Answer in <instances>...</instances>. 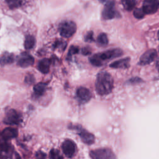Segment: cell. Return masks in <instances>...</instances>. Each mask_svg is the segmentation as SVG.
Here are the masks:
<instances>
[{"label":"cell","mask_w":159,"mask_h":159,"mask_svg":"<svg viewBox=\"0 0 159 159\" xmlns=\"http://www.w3.org/2000/svg\"><path fill=\"white\" fill-rule=\"evenodd\" d=\"M158 38H159V31H158Z\"/></svg>","instance_id":"4dcf8cb0"},{"label":"cell","mask_w":159,"mask_h":159,"mask_svg":"<svg viewBox=\"0 0 159 159\" xmlns=\"http://www.w3.org/2000/svg\"><path fill=\"white\" fill-rule=\"evenodd\" d=\"M97 42L99 45H106L108 43V39L106 34L104 33L100 34L97 38Z\"/></svg>","instance_id":"ffe728a7"},{"label":"cell","mask_w":159,"mask_h":159,"mask_svg":"<svg viewBox=\"0 0 159 159\" xmlns=\"http://www.w3.org/2000/svg\"><path fill=\"white\" fill-rule=\"evenodd\" d=\"M130 81L131 82V83H139V82H141L142 81V80H141V79H140V78H132V79H130Z\"/></svg>","instance_id":"f1b7e54d"},{"label":"cell","mask_w":159,"mask_h":159,"mask_svg":"<svg viewBox=\"0 0 159 159\" xmlns=\"http://www.w3.org/2000/svg\"><path fill=\"white\" fill-rule=\"evenodd\" d=\"M93 32H89L85 36V41L86 42H91L93 40Z\"/></svg>","instance_id":"4316f807"},{"label":"cell","mask_w":159,"mask_h":159,"mask_svg":"<svg viewBox=\"0 0 159 159\" xmlns=\"http://www.w3.org/2000/svg\"><path fill=\"white\" fill-rule=\"evenodd\" d=\"M122 53V51L119 48L111 49L104 52L95 54L89 58V61L93 65L99 66L102 65L104 61L119 57L121 56Z\"/></svg>","instance_id":"7a4b0ae2"},{"label":"cell","mask_w":159,"mask_h":159,"mask_svg":"<svg viewBox=\"0 0 159 159\" xmlns=\"http://www.w3.org/2000/svg\"><path fill=\"white\" fill-rule=\"evenodd\" d=\"M129 58H125L119 60L113 61L109 65V66L113 68H128L129 66Z\"/></svg>","instance_id":"5bb4252c"},{"label":"cell","mask_w":159,"mask_h":159,"mask_svg":"<svg viewBox=\"0 0 159 159\" xmlns=\"http://www.w3.org/2000/svg\"><path fill=\"white\" fill-rule=\"evenodd\" d=\"M76 25L75 22L69 20L62 22L59 25V32L65 38L71 37L76 32Z\"/></svg>","instance_id":"3957f363"},{"label":"cell","mask_w":159,"mask_h":159,"mask_svg":"<svg viewBox=\"0 0 159 159\" xmlns=\"http://www.w3.org/2000/svg\"><path fill=\"white\" fill-rule=\"evenodd\" d=\"M79 51V48L77 47H75V46H71L69 50V52H68V57H71L74 54H76Z\"/></svg>","instance_id":"cb8c5ba5"},{"label":"cell","mask_w":159,"mask_h":159,"mask_svg":"<svg viewBox=\"0 0 159 159\" xmlns=\"http://www.w3.org/2000/svg\"><path fill=\"white\" fill-rule=\"evenodd\" d=\"M156 66H157V68H158V70H159V58H158V59L157 60V63H156Z\"/></svg>","instance_id":"f546056e"},{"label":"cell","mask_w":159,"mask_h":159,"mask_svg":"<svg viewBox=\"0 0 159 159\" xmlns=\"http://www.w3.org/2000/svg\"><path fill=\"white\" fill-rule=\"evenodd\" d=\"M50 61L47 58H43L39 61L38 63V69L42 73H47L50 70Z\"/></svg>","instance_id":"9a60e30c"},{"label":"cell","mask_w":159,"mask_h":159,"mask_svg":"<svg viewBox=\"0 0 159 159\" xmlns=\"http://www.w3.org/2000/svg\"><path fill=\"white\" fill-rule=\"evenodd\" d=\"M35 44V38L30 35H28L25 37L24 41V47L27 50L32 48Z\"/></svg>","instance_id":"ac0fdd59"},{"label":"cell","mask_w":159,"mask_h":159,"mask_svg":"<svg viewBox=\"0 0 159 159\" xmlns=\"http://www.w3.org/2000/svg\"><path fill=\"white\" fill-rule=\"evenodd\" d=\"M142 8L145 14H153L159 8V0H144Z\"/></svg>","instance_id":"52a82bcc"},{"label":"cell","mask_w":159,"mask_h":159,"mask_svg":"<svg viewBox=\"0 0 159 159\" xmlns=\"http://www.w3.org/2000/svg\"><path fill=\"white\" fill-rule=\"evenodd\" d=\"M6 1L11 8L18 7L20 3V0H6Z\"/></svg>","instance_id":"7402d4cb"},{"label":"cell","mask_w":159,"mask_h":159,"mask_svg":"<svg viewBox=\"0 0 159 159\" xmlns=\"http://www.w3.org/2000/svg\"><path fill=\"white\" fill-rule=\"evenodd\" d=\"M61 148L65 156L71 158L74 155L76 151L75 143L71 140H65L62 143Z\"/></svg>","instance_id":"ba28073f"},{"label":"cell","mask_w":159,"mask_h":159,"mask_svg":"<svg viewBox=\"0 0 159 159\" xmlns=\"http://www.w3.org/2000/svg\"><path fill=\"white\" fill-rule=\"evenodd\" d=\"M75 128L79 130V133H78L79 135L84 143L88 144V145H91L93 143H94L95 138H94V136L92 134L88 132V131H86L85 130H83V129H80V128L79 129H77L76 127H75Z\"/></svg>","instance_id":"8fae6325"},{"label":"cell","mask_w":159,"mask_h":159,"mask_svg":"<svg viewBox=\"0 0 159 159\" xmlns=\"http://www.w3.org/2000/svg\"><path fill=\"white\" fill-rule=\"evenodd\" d=\"M90 156L93 158H114V154L108 148H100L90 152Z\"/></svg>","instance_id":"5b68a950"},{"label":"cell","mask_w":159,"mask_h":159,"mask_svg":"<svg viewBox=\"0 0 159 159\" xmlns=\"http://www.w3.org/2000/svg\"><path fill=\"white\" fill-rule=\"evenodd\" d=\"M14 55L11 53L6 52L4 53L1 57V65H4L6 64H9L11 63L14 61Z\"/></svg>","instance_id":"2e32d148"},{"label":"cell","mask_w":159,"mask_h":159,"mask_svg":"<svg viewBox=\"0 0 159 159\" xmlns=\"http://www.w3.org/2000/svg\"><path fill=\"white\" fill-rule=\"evenodd\" d=\"M17 130L12 127L5 128L1 132V138L4 141L15 138L17 135Z\"/></svg>","instance_id":"7c38bea8"},{"label":"cell","mask_w":159,"mask_h":159,"mask_svg":"<svg viewBox=\"0 0 159 159\" xmlns=\"http://www.w3.org/2000/svg\"><path fill=\"white\" fill-rule=\"evenodd\" d=\"M145 12L143 10V8H137L135 9L134 11V16L137 19H142L145 15Z\"/></svg>","instance_id":"44dd1931"},{"label":"cell","mask_w":159,"mask_h":159,"mask_svg":"<svg viewBox=\"0 0 159 159\" xmlns=\"http://www.w3.org/2000/svg\"><path fill=\"white\" fill-rule=\"evenodd\" d=\"M50 157L52 158H62L59 154V152L57 150L53 149L50 152Z\"/></svg>","instance_id":"603a6c76"},{"label":"cell","mask_w":159,"mask_h":159,"mask_svg":"<svg viewBox=\"0 0 159 159\" xmlns=\"http://www.w3.org/2000/svg\"><path fill=\"white\" fill-rule=\"evenodd\" d=\"M157 51L155 49H150L146 51L141 57L139 61V64L145 65L152 62L157 57Z\"/></svg>","instance_id":"9c48e42d"},{"label":"cell","mask_w":159,"mask_h":159,"mask_svg":"<svg viewBox=\"0 0 159 159\" xmlns=\"http://www.w3.org/2000/svg\"><path fill=\"white\" fill-rule=\"evenodd\" d=\"M116 12L114 9V4L112 2L108 3L106 5L102 13L103 19H111L116 17Z\"/></svg>","instance_id":"30bf717a"},{"label":"cell","mask_w":159,"mask_h":159,"mask_svg":"<svg viewBox=\"0 0 159 159\" xmlns=\"http://www.w3.org/2000/svg\"><path fill=\"white\" fill-rule=\"evenodd\" d=\"M22 121L21 115L13 109L6 111L4 119V122L8 125H18Z\"/></svg>","instance_id":"277c9868"},{"label":"cell","mask_w":159,"mask_h":159,"mask_svg":"<svg viewBox=\"0 0 159 159\" xmlns=\"http://www.w3.org/2000/svg\"><path fill=\"white\" fill-rule=\"evenodd\" d=\"M81 53L83 55H87L91 54V50H90L89 48H88V47H84L81 50Z\"/></svg>","instance_id":"83f0119b"},{"label":"cell","mask_w":159,"mask_h":159,"mask_svg":"<svg viewBox=\"0 0 159 159\" xmlns=\"http://www.w3.org/2000/svg\"><path fill=\"white\" fill-rule=\"evenodd\" d=\"M1 152L7 153L10 150V146L7 143H2L1 145Z\"/></svg>","instance_id":"d4e9b609"},{"label":"cell","mask_w":159,"mask_h":159,"mask_svg":"<svg viewBox=\"0 0 159 159\" xmlns=\"http://www.w3.org/2000/svg\"><path fill=\"white\" fill-rule=\"evenodd\" d=\"M34 58L28 53L23 52L17 57V63L19 66L25 68L33 65Z\"/></svg>","instance_id":"8992f818"},{"label":"cell","mask_w":159,"mask_h":159,"mask_svg":"<svg viewBox=\"0 0 159 159\" xmlns=\"http://www.w3.org/2000/svg\"><path fill=\"white\" fill-rule=\"evenodd\" d=\"M76 95L78 98L83 102L88 101L91 98V93L86 88L80 87L76 91Z\"/></svg>","instance_id":"4fadbf2b"},{"label":"cell","mask_w":159,"mask_h":159,"mask_svg":"<svg viewBox=\"0 0 159 159\" xmlns=\"http://www.w3.org/2000/svg\"><path fill=\"white\" fill-rule=\"evenodd\" d=\"M25 81L28 83V84H32L34 83V76L32 75H28L25 78Z\"/></svg>","instance_id":"484cf974"},{"label":"cell","mask_w":159,"mask_h":159,"mask_svg":"<svg viewBox=\"0 0 159 159\" xmlns=\"http://www.w3.org/2000/svg\"><path fill=\"white\" fill-rule=\"evenodd\" d=\"M124 7L127 11H131L135 6V0H120Z\"/></svg>","instance_id":"d6986e66"},{"label":"cell","mask_w":159,"mask_h":159,"mask_svg":"<svg viewBox=\"0 0 159 159\" xmlns=\"http://www.w3.org/2000/svg\"><path fill=\"white\" fill-rule=\"evenodd\" d=\"M46 90V84L43 83H40L35 84L34 86V91L36 96H42Z\"/></svg>","instance_id":"e0dca14e"},{"label":"cell","mask_w":159,"mask_h":159,"mask_svg":"<svg viewBox=\"0 0 159 159\" xmlns=\"http://www.w3.org/2000/svg\"><path fill=\"white\" fill-rule=\"evenodd\" d=\"M95 86L96 92L99 95H106L110 93L113 88V79L111 75L106 71L99 73Z\"/></svg>","instance_id":"6da1fadb"}]
</instances>
